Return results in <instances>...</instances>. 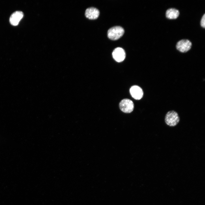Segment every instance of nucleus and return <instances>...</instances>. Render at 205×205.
Wrapping results in <instances>:
<instances>
[{
  "mask_svg": "<svg viewBox=\"0 0 205 205\" xmlns=\"http://www.w3.org/2000/svg\"><path fill=\"white\" fill-rule=\"evenodd\" d=\"M164 120L167 126L170 127H174L179 122L180 118L177 113L172 110L167 113L165 117Z\"/></svg>",
  "mask_w": 205,
  "mask_h": 205,
  "instance_id": "f257e3e1",
  "label": "nucleus"
},
{
  "mask_svg": "<svg viewBox=\"0 0 205 205\" xmlns=\"http://www.w3.org/2000/svg\"><path fill=\"white\" fill-rule=\"evenodd\" d=\"M130 91L132 96L136 100H140L143 96V91L141 88L138 86L134 85L132 86Z\"/></svg>",
  "mask_w": 205,
  "mask_h": 205,
  "instance_id": "0eeeda50",
  "label": "nucleus"
},
{
  "mask_svg": "<svg viewBox=\"0 0 205 205\" xmlns=\"http://www.w3.org/2000/svg\"><path fill=\"white\" fill-rule=\"evenodd\" d=\"M119 106L122 111L126 113H130L132 112L134 108L133 102L128 99H124L121 101Z\"/></svg>",
  "mask_w": 205,
  "mask_h": 205,
  "instance_id": "7ed1b4c3",
  "label": "nucleus"
},
{
  "mask_svg": "<svg viewBox=\"0 0 205 205\" xmlns=\"http://www.w3.org/2000/svg\"><path fill=\"white\" fill-rule=\"evenodd\" d=\"M112 55L113 58L116 61L120 62L123 61L125 59L126 53L123 48L118 47L113 50Z\"/></svg>",
  "mask_w": 205,
  "mask_h": 205,
  "instance_id": "423d86ee",
  "label": "nucleus"
},
{
  "mask_svg": "<svg viewBox=\"0 0 205 205\" xmlns=\"http://www.w3.org/2000/svg\"><path fill=\"white\" fill-rule=\"evenodd\" d=\"M200 25L201 26L204 28L205 27V14H204L202 17L200 21Z\"/></svg>",
  "mask_w": 205,
  "mask_h": 205,
  "instance_id": "9d476101",
  "label": "nucleus"
},
{
  "mask_svg": "<svg viewBox=\"0 0 205 205\" xmlns=\"http://www.w3.org/2000/svg\"><path fill=\"white\" fill-rule=\"evenodd\" d=\"M179 11L175 8H170L168 9L166 12V17L170 19H175L179 16Z\"/></svg>",
  "mask_w": 205,
  "mask_h": 205,
  "instance_id": "1a4fd4ad",
  "label": "nucleus"
},
{
  "mask_svg": "<svg viewBox=\"0 0 205 205\" xmlns=\"http://www.w3.org/2000/svg\"><path fill=\"white\" fill-rule=\"evenodd\" d=\"M23 13L21 11H16L12 13L10 16L9 22L14 26H17L24 16Z\"/></svg>",
  "mask_w": 205,
  "mask_h": 205,
  "instance_id": "39448f33",
  "label": "nucleus"
},
{
  "mask_svg": "<svg viewBox=\"0 0 205 205\" xmlns=\"http://www.w3.org/2000/svg\"><path fill=\"white\" fill-rule=\"evenodd\" d=\"M192 43L187 39H182L178 42L176 45L177 49L181 52H186L191 47Z\"/></svg>",
  "mask_w": 205,
  "mask_h": 205,
  "instance_id": "20e7f679",
  "label": "nucleus"
},
{
  "mask_svg": "<svg viewBox=\"0 0 205 205\" xmlns=\"http://www.w3.org/2000/svg\"><path fill=\"white\" fill-rule=\"evenodd\" d=\"M85 15L87 18L90 19H95L98 17L99 15V11L95 8H89L86 9Z\"/></svg>",
  "mask_w": 205,
  "mask_h": 205,
  "instance_id": "6e6552de",
  "label": "nucleus"
},
{
  "mask_svg": "<svg viewBox=\"0 0 205 205\" xmlns=\"http://www.w3.org/2000/svg\"><path fill=\"white\" fill-rule=\"evenodd\" d=\"M124 29L120 26H115L110 28L107 32L108 37L114 40L120 38L124 33Z\"/></svg>",
  "mask_w": 205,
  "mask_h": 205,
  "instance_id": "f03ea898",
  "label": "nucleus"
}]
</instances>
